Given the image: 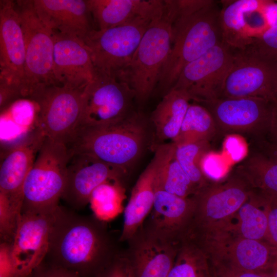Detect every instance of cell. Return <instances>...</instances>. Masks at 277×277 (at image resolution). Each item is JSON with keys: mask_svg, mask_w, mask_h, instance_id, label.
Instances as JSON below:
<instances>
[{"mask_svg": "<svg viewBox=\"0 0 277 277\" xmlns=\"http://www.w3.org/2000/svg\"><path fill=\"white\" fill-rule=\"evenodd\" d=\"M107 222L59 205L53 214L47 263L97 277L120 253Z\"/></svg>", "mask_w": 277, "mask_h": 277, "instance_id": "6da1fadb", "label": "cell"}, {"mask_svg": "<svg viewBox=\"0 0 277 277\" xmlns=\"http://www.w3.org/2000/svg\"><path fill=\"white\" fill-rule=\"evenodd\" d=\"M170 11L172 45L157 86L165 93L187 65L223 42L216 1L173 0Z\"/></svg>", "mask_w": 277, "mask_h": 277, "instance_id": "7a4b0ae2", "label": "cell"}, {"mask_svg": "<svg viewBox=\"0 0 277 277\" xmlns=\"http://www.w3.org/2000/svg\"><path fill=\"white\" fill-rule=\"evenodd\" d=\"M146 125L143 115L135 112L113 123L79 125L67 146L71 155L87 154L127 174L144 150Z\"/></svg>", "mask_w": 277, "mask_h": 277, "instance_id": "3957f363", "label": "cell"}, {"mask_svg": "<svg viewBox=\"0 0 277 277\" xmlns=\"http://www.w3.org/2000/svg\"><path fill=\"white\" fill-rule=\"evenodd\" d=\"M71 157L65 144L45 138L23 184L21 213L54 212L62 199Z\"/></svg>", "mask_w": 277, "mask_h": 277, "instance_id": "277c9868", "label": "cell"}, {"mask_svg": "<svg viewBox=\"0 0 277 277\" xmlns=\"http://www.w3.org/2000/svg\"><path fill=\"white\" fill-rule=\"evenodd\" d=\"M172 42V22L164 12L152 21L129 62L115 75L138 102L147 101L157 87Z\"/></svg>", "mask_w": 277, "mask_h": 277, "instance_id": "5b68a950", "label": "cell"}, {"mask_svg": "<svg viewBox=\"0 0 277 277\" xmlns=\"http://www.w3.org/2000/svg\"><path fill=\"white\" fill-rule=\"evenodd\" d=\"M84 89L43 85L29 96L35 107V126L46 138L66 146L71 141L80 124Z\"/></svg>", "mask_w": 277, "mask_h": 277, "instance_id": "8992f818", "label": "cell"}, {"mask_svg": "<svg viewBox=\"0 0 277 277\" xmlns=\"http://www.w3.org/2000/svg\"><path fill=\"white\" fill-rule=\"evenodd\" d=\"M252 191L233 170L224 180L210 182L193 196L194 208L188 235L196 238L213 225L221 226L235 214Z\"/></svg>", "mask_w": 277, "mask_h": 277, "instance_id": "52a82bcc", "label": "cell"}, {"mask_svg": "<svg viewBox=\"0 0 277 277\" xmlns=\"http://www.w3.org/2000/svg\"><path fill=\"white\" fill-rule=\"evenodd\" d=\"M15 4L25 46L23 95L28 98L38 86L58 85L53 69L54 40L52 31L40 20L32 1H17Z\"/></svg>", "mask_w": 277, "mask_h": 277, "instance_id": "ba28073f", "label": "cell"}, {"mask_svg": "<svg viewBox=\"0 0 277 277\" xmlns=\"http://www.w3.org/2000/svg\"><path fill=\"white\" fill-rule=\"evenodd\" d=\"M273 102L261 97L219 98L200 104L211 114L218 134H237L252 142L267 137Z\"/></svg>", "mask_w": 277, "mask_h": 277, "instance_id": "9c48e42d", "label": "cell"}, {"mask_svg": "<svg viewBox=\"0 0 277 277\" xmlns=\"http://www.w3.org/2000/svg\"><path fill=\"white\" fill-rule=\"evenodd\" d=\"M152 21L140 17L90 32L82 41L89 51L95 69L115 76L129 62Z\"/></svg>", "mask_w": 277, "mask_h": 277, "instance_id": "30bf717a", "label": "cell"}, {"mask_svg": "<svg viewBox=\"0 0 277 277\" xmlns=\"http://www.w3.org/2000/svg\"><path fill=\"white\" fill-rule=\"evenodd\" d=\"M133 91L114 75L97 71L82 95L80 124L101 125L118 121L130 114Z\"/></svg>", "mask_w": 277, "mask_h": 277, "instance_id": "8fae6325", "label": "cell"}, {"mask_svg": "<svg viewBox=\"0 0 277 277\" xmlns=\"http://www.w3.org/2000/svg\"><path fill=\"white\" fill-rule=\"evenodd\" d=\"M261 97L277 100V63L247 49L234 50L220 98Z\"/></svg>", "mask_w": 277, "mask_h": 277, "instance_id": "7c38bea8", "label": "cell"}, {"mask_svg": "<svg viewBox=\"0 0 277 277\" xmlns=\"http://www.w3.org/2000/svg\"><path fill=\"white\" fill-rule=\"evenodd\" d=\"M234 50L224 42L187 65L172 88L185 91L202 104L220 98Z\"/></svg>", "mask_w": 277, "mask_h": 277, "instance_id": "4fadbf2b", "label": "cell"}, {"mask_svg": "<svg viewBox=\"0 0 277 277\" xmlns=\"http://www.w3.org/2000/svg\"><path fill=\"white\" fill-rule=\"evenodd\" d=\"M126 242L123 253L133 277H167L182 242L171 240L144 223Z\"/></svg>", "mask_w": 277, "mask_h": 277, "instance_id": "5bb4252c", "label": "cell"}, {"mask_svg": "<svg viewBox=\"0 0 277 277\" xmlns=\"http://www.w3.org/2000/svg\"><path fill=\"white\" fill-rule=\"evenodd\" d=\"M270 1H222L220 22L223 41L234 50H244L270 27L266 12Z\"/></svg>", "mask_w": 277, "mask_h": 277, "instance_id": "9a60e30c", "label": "cell"}, {"mask_svg": "<svg viewBox=\"0 0 277 277\" xmlns=\"http://www.w3.org/2000/svg\"><path fill=\"white\" fill-rule=\"evenodd\" d=\"M53 214L21 213L11 243L16 277H29L44 261Z\"/></svg>", "mask_w": 277, "mask_h": 277, "instance_id": "2e32d148", "label": "cell"}, {"mask_svg": "<svg viewBox=\"0 0 277 277\" xmlns=\"http://www.w3.org/2000/svg\"><path fill=\"white\" fill-rule=\"evenodd\" d=\"M127 173L98 159L84 154H74L69 162L62 199L74 210L89 204L93 191L108 181L123 182Z\"/></svg>", "mask_w": 277, "mask_h": 277, "instance_id": "e0dca14e", "label": "cell"}, {"mask_svg": "<svg viewBox=\"0 0 277 277\" xmlns=\"http://www.w3.org/2000/svg\"><path fill=\"white\" fill-rule=\"evenodd\" d=\"M37 127L27 132L5 151L0 167V192L22 210L23 186L45 139Z\"/></svg>", "mask_w": 277, "mask_h": 277, "instance_id": "ac0fdd59", "label": "cell"}, {"mask_svg": "<svg viewBox=\"0 0 277 277\" xmlns=\"http://www.w3.org/2000/svg\"><path fill=\"white\" fill-rule=\"evenodd\" d=\"M25 56L24 34L15 2L1 0L0 79L19 87L22 94Z\"/></svg>", "mask_w": 277, "mask_h": 277, "instance_id": "d6986e66", "label": "cell"}, {"mask_svg": "<svg viewBox=\"0 0 277 277\" xmlns=\"http://www.w3.org/2000/svg\"><path fill=\"white\" fill-rule=\"evenodd\" d=\"M52 33L53 69L57 84L73 89H84L95 73L89 50L78 38Z\"/></svg>", "mask_w": 277, "mask_h": 277, "instance_id": "ffe728a7", "label": "cell"}, {"mask_svg": "<svg viewBox=\"0 0 277 277\" xmlns=\"http://www.w3.org/2000/svg\"><path fill=\"white\" fill-rule=\"evenodd\" d=\"M35 12L51 31L83 41L95 29L87 0H33Z\"/></svg>", "mask_w": 277, "mask_h": 277, "instance_id": "44dd1931", "label": "cell"}, {"mask_svg": "<svg viewBox=\"0 0 277 277\" xmlns=\"http://www.w3.org/2000/svg\"><path fill=\"white\" fill-rule=\"evenodd\" d=\"M194 208L193 196L182 197L156 188L153 208L144 224L179 242L186 238Z\"/></svg>", "mask_w": 277, "mask_h": 277, "instance_id": "7402d4cb", "label": "cell"}, {"mask_svg": "<svg viewBox=\"0 0 277 277\" xmlns=\"http://www.w3.org/2000/svg\"><path fill=\"white\" fill-rule=\"evenodd\" d=\"M96 30H103L137 18L154 20L162 16V0H87Z\"/></svg>", "mask_w": 277, "mask_h": 277, "instance_id": "603a6c76", "label": "cell"}, {"mask_svg": "<svg viewBox=\"0 0 277 277\" xmlns=\"http://www.w3.org/2000/svg\"><path fill=\"white\" fill-rule=\"evenodd\" d=\"M217 242L216 248L227 261L226 266L242 271L268 273L277 253L266 241L223 235Z\"/></svg>", "mask_w": 277, "mask_h": 277, "instance_id": "cb8c5ba5", "label": "cell"}, {"mask_svg": "<svg viewBox=\"0 0 277 277\" xmlns=\"http://www.w3.org/2000/svg\"><path fill=\"white\" fill-rule=\"evenodd\" d=\"M156 167L153 159L142 172L132 188L124 208L119 242H127L142 226L153 208Z\"/></svg>", "mask_w": 277, "mask_h": 277, "instance_id": "d4e9b609", "label": "cell"}, {"mask_svg": "<svg viewBox=\"0 0 277 277\" xmlns=\"http://www.w3.org/2000/svg\"><path fill=\"white\" fill-rule=\"evenodd\" d=\"M153 160L156 188L185 198L192 197L199 192L176 160L173 143L158 145Z\"/></svg>", "mask_w": 277, "mask_h": 277, "instance_id": "484cf974", "label": "cell"}, {"mask_svg": "<svg viewBox=\"0 0 277 277\" xmlns=\"http://www.w3.org/2000/svg\"><path fill=\"white\" fill-rule=\"evenodd\" d=\"M191 101L183 90L171 88L164 94L150 117L160 141L176 138Z\"/></svg>", "mask_w": 277, "mask_h": 277, "instance_id": "4316f807", "label": "cell"}, {"mask_svg": "<svg viewBox=\"0 0 277 277\" xmlns=\"http://www.w3.org/2000/svg\"><path fill=\"white\" fill-rule=\"evenodd\" d=\"M233 170L251 187L264 194L277 197V161L250 146L247 157Z\"/></svg>", "mask_w": 277, "mask_h": 277, "instance_id": "83f0119b", "label": "cell"}, {"mask_svg": "<svg viewBox=\"0 0 277 277\" xmlns=\"http://www.w3.org/2000/svg\"><path fill=\"white\" fill-rule=\"evenodd\" d=\"M233 216L236 220L234 224H227L220 228L233 232L235 236L265 240L268 227L267 211L264 201L258 192L253 190Z\"/></svg>", "mask_w": 277, "mask_h": 277, "instance_id": "f1b7e54d", "label": "cell"}, {"mask_svg": "<svg viewBox=\"0 0 277 277\" xmlns=\"http://www.w3.org/2000/svg\"><path fill=\"white\" fill-rule=\"evenodd\" d=\"M217 134L216 125L210 113L203 105L193 102L188 108L177 136L172 142L180 145L210 142Z\"/></svg>", "mask_w": 277, "mask_h": 277, "instance_id": "f546056e", "label": "cell"}, {"mask_svg": "<svg viewBox=\"0 0 277 277\" xmlns=\"http://www.w3.org/2000/svg\"><path fill=\"white\" fill-rule=\"evenodd\" d=\"M126 189L123 182L108 181L92 192L89 204L93 214L99 220L107 222L124 212Z\"/></svg>", "mask_w": 277, "mask_h": 277, "instance_id": "4dcf8cb0", "label": "cell"}, {"mask_svg": "<svg viewBox=\"0 0 277 277\" xmlns=\"http://www.w3.org/2000/svg\"><path fill=\"white\" fill-rule=\"evenodd\" d=\"M167 277H210L205 252L192 240L185 239Z\"/></svg>", "mask_w": 277, "mask_h": 277, "instance_id": "1f68e13d", "label": "cell"}, {"mask_svg": "<svg viewBox=\"0 0 277 277\" xmlns=\"http://www.w3.org/2000/svg\"><path fill=\"white\" fill-rule=\"evenodd\" d=\"M209 142L202 141L175 145L176 160L199 191L210 182L203 175L200 165L203 155L210 150Z\"/></svg>", "mask_w": 277, "mask_h": 277, "instance_id": "d6a6232c", "label": "cell"}, {"mask_svg": "<svg viewBox=\"0 0 277 277\" xmlns=\"http://www.w3.org/2000/svg\"><path fill=\"white\" fill-rule=\"evenodd\" d=\"M233 165L222 152L211 149L203 155L200 163L202 172L210 182H217L225 179L231 172Z\"/></svg>", "mask_w": 277, "mask_h": 277, "instance_id": "836d02e7", "label": "cell"}, {"mask_svg": "<svg viewBox=\"0 0 277 277\" xmlns=\"http://www.w3.org/2000/svg\"><path fill=\"white\" fill-rule=\"evenodd\" d=\"M245 49L266 61L277 63V25L270 27Z\"/></svg>", "mask_w": 277, "mask_h": 277, "instance_id": "e575fe53", "label": "cell"}, {"mask_svg": "<svg viewBox=\"0 0 277 277\" xmlns=\"http://www.w3.org/2000/svg\"><path fill=\"white\" fill-rule=\"evenodd\" d=\"M21 214L8 197L0 192V235L1 241L11 243Z\"/></svg>", "mask_w": 277, "mask_h": 277, "instance_id": "d590c367", "label": "cell"}, {"mask_svg": "<svg viewBox=\"0 0 277 277\" xmlns=\"http://www.w3.org/2000/svg\"><path fill=\"white\" fill-rule=\"evenodd\" d=\"M249 151L250 146L244 136L237 134H228L225 136L222 152L233 164H236L245 159Z\"/></svg>", "mask_w": 277, "mask_h": 277, "instance_id": "8d00e7d4", "label": "cell"}, {"mask_svg": "<svg viewBox=\"0 0 277 277\" xmlns=\"http://www.w3.org/2000/svg\"><path fill=\"white\" fill-rule=\"evenodd\" d=\"M258 192L263 197L267 211L268 227L265 240L277 248V197Z\"/></svg>", "mask_w": 277, "mask_h": 277, "instance_id": "74e56055", "label": "cell"}, {"mask_svg": "<svg viewBox=\"0 0 277 277\" xmlns=\"http://www.w3.org/2000/svg\"><path fill=\"white\" fill-rule=\"evenodd\" d=\"M97 277L133 276L123 252H120L113 261Z\"/></svg>", "mask_w": 277, "mask_h": 277, "instance_id": "f35d334b", "label": "cell"}, {"mask_svg": "<svg viewBox=\"0 0 277 277\" xmlns=\"http://www.w3.org/2000/svg\"><path fill=\"white\" fill-rule=\"evenodd\" d=\"M21 97L23 98L21 89L17 86L5 80L0 79V110L1 112Z\"/></svg>", "mask_w": 277, "mask_h": 277, "instance_id": "ab89813d", "label": "cell"}, {"mask_svg": "<svg viewBox=\"0 0 277 277\" xmlns=\"http://www.w3.org/2000/svg\"><path fill=\"white\" fill-rule=\"evenodd\" d=\"M0 277H16L12 255L11 243L8 242H1Z\"/></svg>", "mask_w": 277, "mask_h": 277, "instance_id": "60d3db41", "label": "cell"}, {"mask_svg": "<svg viewBox=\"0 0 277 277\" xmlns=\"http://www.w3.org/2000/svg\"><path fill=\"white\" fill-rule=\"evenodd\" d=\"M29 277H81L65 268L51 265L44 261Z\"/></svg>", "mask_w": 277, "mask_h": 277, "instance_id": "b9f144b4", "label": "cell"}, {"mask_svg": "<svg viewBox=\"0 0 277 277\" xmlns=\"http://www.w3.org/2000/svg\"><path fill=\"white\" fill-rule=\"evenodd\" d=\"M220 267V277H270L264 273L242 271L224 265Z\"/></svg>", "mask_w": 277, "mask_h": 277, "instance_id": "7bdbcfd3", "label": "cell"}, {"mask_svg": "<svg viewBox=\"0 0 277 277\" xmlns=\"http://www.w3.org/2000/svg\"><path fill=\"white\" fill-rule=\"evenodd\" d=\"M250 146L277 161V146L272 144L266 139L251 142Z\"/></svg>", "mask_w": 277, "mask_h": 277, "instance_id": "ee69618b", "label": "cell"}, {"mask_svg": "<svg viewBox=\"0 0 277 277\" xmlns=\"http://www.w3.org/2000/svg\"><path fill=\"white\" fill-rule=\"evenodd\" d=\"M265 139L277 146V101L273 102V111L269 131L267 137Z\"/></svg>", "mask_w": 277, "mask_h": 277, "instance_id": "f6af8a7d", "label": "cell"}, {"mask_svg": "<svg viewBox=\"0 0 277 277\" xmlns=\"http://www.w3.org/2000/svg\"><path fill=\"white\" fill-rule=\"evenodd\" d=\"M266 16L271 27L277 25V2L270 1L265 9Z\"/></svg>", "mask_w": 277, "mask_h": 277, "instance_id": "bcb514c9", "label": "cell"}, {"mask_svg": "<svg viewBox=\"0 0 277 277\" xmlns=\"http://www.w3.org/2000/svg\"><path fill=\"white\" fill-rule=\"evenodd\" d=\"M267 274L270 277H277V253L271 267Z\"/></svg>", "mask_w": 277, "mask_h": 277, "instance_id": "7dc6e473", "label": "cell"}, {"mask_svg": "<svg viewBox=\"0 0 277 277\" xmlns=\"http://www.w3.org/2000/svg\"><path fill=\"white\" fill-rule=\"evenodd\" d=\"M277 101V100H276Z\"/></svg>", "mask_w": 277, "mask_h": 277, "instance_id": "c3c4849f", "label": "cell"}]
</instances>
